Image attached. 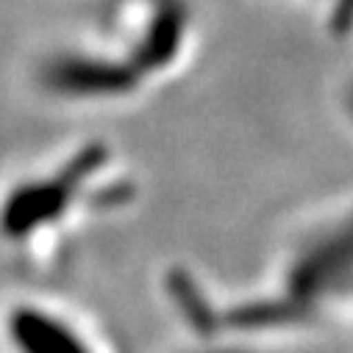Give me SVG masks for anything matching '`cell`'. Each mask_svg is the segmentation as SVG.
Segmentation results:
<instances>
[{"instance_id":"cell-1","label":"cell","mask_w":353,"mask_h":353,"mask_svg":"<svg viewBox=\"0 0 353 353\" xmlns=\"http://www.w3.org/2000/svg\"><path fill=\"white\" fill-rule=\"evenodd\" d=\"M106 31L92 42H72L50 53L39 81L59 98L128 95L142 75L170 70L181 59L192 12L187 0H117L106 12Z\"/></svg>"},{"instance_id":"cell-2","label":"cell","mask_w":353,"mask_h":353,"mask_svg":"<svg viewBox=\"0 0 353 353\" xmlns=\"http://www.w3.org/2000/svg\"><path fill=\"white\" fill-rule=\"evenodd\" d=\"M314 3L323 6V12H325V17L331 20V26H342V28H345L350 0H314Z\"/></svg>"}]
</instances>
